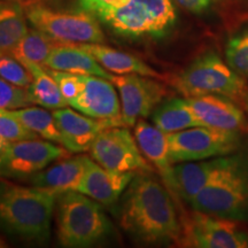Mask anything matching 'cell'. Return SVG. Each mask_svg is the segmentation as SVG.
<instances>
[{"label": "cell", "mask_w": 248, "mask_h": 248, "mask_svg": "<svg viewBox=\"0 0 248 248\" xmlns=\"http://www.w3.org/2000/svg\"><path fill=\"white\" fill-rule=\"evenodd\" d=\"M136 176L121 207L122 228L142 244H181L182 222L168 188L150 175Z\"/></svg>", "instance_id": "1"}, {"label": "cell", "mask_w": 248, "mask_h": 248, "mask_svg": "<svg viewBox=\"0 0 248 248\" xmlns=\"http://www.w3.org/2000/svg\"><path fill=\"white\" fill-rule=\"evenodd\" d=\"M57 198L55 192L0 178V232L24 243H47Z\"/></svg>", "instance_id": "2"}, {"label": "cell", "mask_w": 248, "mask_h": 248, "mask_svg": "<svg viewBox=\"0 0 248 248\" xmlns=\"http://www.w3.org/2000/svg\"><path fill=\"white\" fill-rule=\"evenodd\" d=\"M55 208L57 237L61 246L90 247L109 233L110 223L100 203L78 191L59 194Z\"/></svg>", "instance_id": "3"}, {"label": "cell", "mask_w": 248, "mask_h": 248, "mask_svg": "<svg viewBox=\"0 0 248 248\" xmlns=\"http://www.w3.org/2000/svg\"><path fill=\"white\" fill-rule=\"evenodd\" d=\"M190 204L192 209L209 215L248 222V141L237 152L230 169L201 190Z\"/></svg>", "instance_id": "4"}, {"label": "cell", "mask_w": 248, "mask_h": 248, "mask_svg": "<svg viewBox=\"0 0 248 248\" xmlns=\"http://www.w3.org/2000/svg\"><path fill=\"white\" fill-rule=\"evenodd\" d=\"M172 85L185 98L222 95L241 101L248 86L243 76L235 73L214 52H207L190 63L172 79Z\"/></svg>", "instance_id": "5"}, {"label": "cell", "mask_w": 248, "mask_h": 248, "mask_svg": "<svg viewBox=\"0 0 248 248\" xmlns=\"http://www.w3.org/2000/svg\"><path fill=\"white\" fill-rule=\"evenodd\" d=\"M27 20L61 44H102L104 31L97 16L80 11H58L39 2H30L24 8Z\"/></svg>", "instance_id": "6"}, {"label": "cell", "mask_w": 248, "mask_h": 248, "mask_svg": "<svg viewBox=\"0 0 248 248\" xmlns=\"http://www.w3.org/2000/svg\"><path fill=\"white\" fill-rule=\"evenodd\" d=\"M120 35L132 37L162 36L173 26L176 11L171 0H130L122 7L98 16Z\"/></svg>", "instance_id": "7"}, {"label": "cell", "mask_w": 248, "mask_h": 248, "mask_svg": "<svg viewBox=\"0 0 248 248\" xmlns=\"http://www.w3.org/2000/svg\"><path fill=\"white\" fill-rule=\"evenodd\" d=\"M172 163L213 159L233 154L246 141L241 131L194 126L167 135Z\"/></svg>", "instance_id": "8"}, {"label": "cell", "mask_w": 248, "mask_h": 248, "mask_svg": "<svg viewBox=\"0 0 248 248\" xmlns=\"http://www.w3.org/2000/svg\"><path fill=\"white\" fill-rule=\"evenodd\" d=\"M181 245L199 248H248L243 222L193 210L182 223Z\"/></svg>", "instance_id": "9"}, {"label": "cell", "mask_w": 248, "mask_h": 248, "mask_svg": "<svg viewBox=\"0 0 248 248\" xmlns=\"http://www.w3.org/2000/svg\"><path fill=\"white\" fill-rule=\"evenodd\" d=\"M135 138L123 125L104 129L90 148L92 159L113 171L152 172L153 167L142 155Z\"/></svg>", "instance_id": "10"}, {"label": "cell", "mask_w": 248, "mask_h": 248, "mask_svg": "<svg viewBox=\"0 0 248 248\" xmlns=\"http://www.w3.org/2000/svg\"><path fill=\"white\" fill-rule=\"evenodd\" d=\"M69 153L67 148L38 139L8 142L0 152V178L26 181Z\"/></svg>", "instance_id": "11"}, {"label": "cell", "mask_w": 248, "mask_h": 248, "mask_svg": "<svg viewBox=\"0 0 248 248\" xmlns=\"http://www.w3.org/2000/svg\"><path fill=\"white\" fill-rule=\"evenodd\" d=\"M110 80L120 92L123 125L132 126L138 120L150 116L167 93L166 88L153 77L126 74L113 75Z\"/></svg>", "instance_id": "12"}, {"label": "cell", "mask_w": 248, "mask_h": 248, "mask_svg": "<svg viewBox=\"0 0 248 248\" xmlns=\"http://www.w3.org/2000/svg\"><path fill=\"white\" fill-rule=\"evenodd\" d=\"M237 159V152L224 156L213 157L201 162H182L173 167L178 198L190 203L206 186L212 184L231 168Z\"/></svg>", "instance_id": "13"}, {"label": "cell", "mask_w": 248, "mask_h": 248, "mask_svg": "<svg viewBox=\"0 0 248 248\" xmlns=\"http://www.w3.org/2000/svg\"><path fill=\"white\" fill-rule=\"evenodd\" d=\"M82 90L69 106L92 119L121 120L120 99L111 80L94 75H82Z\"/></svg>", "instance_id": "14"}, {"label": "cell", "mask_w": 248, "mask_h": 248, "mask_svg": "<svg viewBox=\"0 0 248 248\" xmlns=\"http://www.w3.org/2000/svg\"><path fill=\"white\" fill-rule=\"evenodd\" d=\"M53 116L60 131L62 146L70 153L89 151L99 132L110 126L123 125L121 120L92 119L66 107L54 109Z\"/></svg>", "instance_id": "15"}, {"label": "cell", "mask_w": 248, "mask_h": 248, "mask_svg": "<svg viewBox=\"0 0 248 248\" xmlns=\"http://www.w3.org/2000/svg\"><path fill=\"white\" fill-rule=\"evenodd\" d=\"M185 99L202 126L246 131L248 123L245 113L232 99L212 94Z\"/></svg>", "instance_id": "16"}, {"label": "cell", "mask_w": 248, "mask_h": 248, "mask_svg": "<svg viewBox=\"0 0 248 248\" xmlns=\"http://www.w3.org/2000/svg\"><path fill=\"white\" fill-rule=\"evenodd\" d=\"M133 177V172L108 170L86 156L85 172L78 192L88 195L104 206H113L128 188Z\"/></svg>", "instance_id": "17"}, {"label": "cell", "mask_w": 248, "mask_h": 248, "mask_svg": "<svg viewBox=\"0 0 248 248\" xmlns=\"http://www.w3.org/2000/svg\"><path fill=\"white\" fill-rule=\"evenodd\" d=\"M135 137L141 153L159 171L164 186L168 188L173 199H179L173 177V163L170 159L167 133L140 119L136 123Z\"/></svg>", "instance_id": "18"}, {"label": "cell", "mask_w": 248, "mask_h": 248, "mask_svg": "<svg viewBox=\"0 0 248 248\" xmlns=\"http://www.w3.org/2000/svg\"><path fill=\"white\" fill-rule=\"evenodd\" d=\"M86 155L64 157L51 167L26 179L31 186L55 192L58 195L68 191H78L85 172Z\"/></svg>", "instance_id": "19"}, {"label": "cell", "mask_w": 248, "mask_h": 248, "mask_svg": "<svg viewBox=\"0 0 248 248\" xmlns=\"http://www.w3.org/2000/svg\"><path fill=\"white\" fill-rule=\"evenodd\" d=\"M44 67L77 75L100 76L107 79H110L113 76L105 70V68L89 52L80 48L77 44L59 43L46 59Z\"/></svg>", "instance_id": "20"}, {"label": "cell", "mask_w": 248, "mask_h": 248, "mask_svg": "<svg viewBox=\"0 0 248 248\" xmlns=\"http://www.w3.org/2000/svg\"><path fill=\"white\" fill-rule=\"evenodd\" d=\"M80 48L89 52L93 58L101 64L105 69L116 75L137 74V75L153 77L156 79H163L160 73L155 71L151 66L145 63L135 55L108 47L102 44H77Z\"/></svg>", "instance_id": "21"}, {"label": "cell", "mask_w": 248, "mask_h": 248, "mask_svg": "<svg viewBox=\"0 0 248 248\" xmlns=\"http://www.w3.org/2000/svg\"><path fill=\"white\" fill-rule=\"evenodd\" d=\"M154 125L164 133H173L202 124L188 106L186 99L172 98L161 102L152 113Z\"/></svg>", "instance_id": "22"}, {"label": "cell", "mask_w": 248, "mask_h": 248, "mask_svg": "<svg viewBox=\"0 0 248 248\" xmlns=\"http://www.w3.org/2000/svg\"><path fill=\"white\" fill-rule=\"evenodd\" d=\"M24 7L18 2L0 1V57L9 55L29 31Z\"/></svg>", "instance_id": "23"}, {"label": "cell", "mask_w": 248, "mask_h": 248, "mask_svg": "<svg viewBox=\"0 0 248 248\" xmlns=\"http://www.w3.org/2000/svg\"><path fill=\"white\" fill-rule=\"evenodd\" d=\"M32 76V82L28 91L33 104L39 105L47 109H60L68 106V102L63 98L55 79L44 69V66L38 63L23 64Z\"/></svg>", "instance_id": "24"}, {"label": "cell", "mask_w": 248, "mask_h": 248, "mask_svg": "<svg viewBox=\"0 0 248 248\" xmlns=\"http://www.w3.org/2000/svg\"><path fill=\"white\" fill-rule=\"evenodd\" d=\"M59 44L51 37L37 29H29L26 36L11 52L12 57L22 64L38 63L44 66L46 59Z\"/></svg>", "instance_id": "25"}, {"label": "cell", "mask_w": 248, "mask_h": 248, "mask_svg": "<svg viewBox=\"0 0 248 248\" xmlns=\"http://www.w3.org/2000/svg\"><path fill=\"white\" fill-rule=\"evenodd\" d=\"M8 111L27 129L37 133L39 137L62 145L61 135L55 123L53 114L45 110L44 107L38 108L29 106Z\"/></svg>", "instance_id": "26"}, {"label": "cell", "mask_w": 248, "mask_h": 248, "mask_svg": "<svg viewBox=\"0 0 248 248\" xmlns=\"http://www.w3.org/2000/svg\"><path fill=\"white\" fill-rule=\"evenodd\" d=\"M225 59L235 73L244 78L248 77V30L229 40L225 48Z\"/></svg>", "instance_id": "27"}, {"label": "cell", "mask_w": 248, "mask_h": 248, "mask_svg": "<svg viewBox=\"0 0 248 248\" xmlns=\"http://www.w3.org/2000/svg\"><path fill=\"white\" fill-rule=\"evenodd\" d=\"M33 105L28 89L11 84L0 77V109H18Z\"/></svg>", "instance_id": "28"}, {"label": "cell", "mask_w": 248, "mask_h": 248, "mask_svg": "<svg viewBox=\"0 0 248 248\" xmlns=\"http://www.w3.org/2000/svg\"><path fill=\"white\" fill-rule=\"evenodd\" d=\"M0 77L11 84L28 89L32 82V76L26 67L12 55L0 57Z\"/></svg>", "instance_id": "29"}, {"label": "cell", "mask_w": 248, "mask_h": 248, "mask_svg": "<svg viewBox=\"0 0 248 248\" xmlns=\"http://www.w3.org/2000/svg\"><path fill=\"white\" fill-rule=\"evenodd\" d=\"M0 137L8 142L38 139L37 133L30 131L7 109H0Z\"/></svg>", "instance_id": "30"}, {"label": "cell", "mask_w": 248, "mask_h": 248, "mask_svg": "<svg viewBox=\"0 0 248 248\" xmlns=\"http://www.w3.org/2000/svg\"><path fill=\"white\" fill-rule=\"evenodd\" d=\"M48 73L51 74L52 77L55 79L57 84L60 89V91L66 99V101L69 105L71 100H74L78 93L80 92L83 86V79L82 75H77V74L67 73V71H60V70H53L47 69Z\"/></svg>", "instance_id": "31"}, {"label": "cell", "mask_w": 248, "mask_h": 248, "mask_svg": "<svg viewBox=\"0 0 248 248\" xmlns=\"http://www.w3.org/2000/svg\"><path fill=\"white\" fill-rule=\"evenodd\" d=\"M129 1L130 0H78V4L80 8L98 17L104 12L122 7Z\"/></svg>", "instance_id": "32"}, {"label": "cell", "mask_w": 248, "mask_h": 248, "mask_svg": "<svg viewBox=\"0 0 248 248\" xmlns=\"http://www.w3.org/2000/svg\"><path fill=\"white\" fill-rule=\"evenodd\" d=\"M225 9L226 13L248 16V0H215Z\"/></svg>", "instance_id": "33"}, {"label": "cell", "mask_w": 248, "mask_h": 248, "mask_svg": "<svg viewBox=\"0 0 248 248\" xmlns=\"http://www.w3.org/2000/svg\"><path fill=\"white\" fill-rule=\"evenodd\" d=\"M179 6L194 14H200L208 9L213 0H175Z\"/></svg>", "instance_id": "34"}, {"label": "cell", "mask_w": 248, "mask_h": 248, "mask_svg": "<svg viewBox=\"0 0 248 248\" xmlns=\"http://www.w3.org/2000/svg\"><path fill=\"white\" fill-rule=\"evenodd\" d=\"M240 104H241V106L245 108V110H246L247 114H248V90H247V92L245 93V95L243 97V99H241Z\"/></svg>", "instance_id": "35"}, {"label": "cell", "mask_w": 248, "mask_h": 248, "mask_svg": "<svg viewBox=\"0 0 248 248\" xmlns=\"http://www.w3.org/2000/svg\"><path fill=\"white\" fill-rule=\"evenodd\" d=\"M4 1L18 2V4H21V2H28V4H30V2H38V1H40V0H4Z\"/></svg>", "instance_id": "36"}, {"label": "cell", "mask_w": 248, "mask_h": 248, "mask_svg": "<svg viewBox=\"0 0 248 248\" xmlns=\"http://www.w3.org/2000/svg\"><path fill=\"white\" fill-rule=\"evenodd\" d=\"M7 144H8V141H6L5 139H2L1 137H0V152L2 151V148H4Z\"/></svg>", "instance_id": "37"}, {"label": "cell", "mask_w": 248, "mask_h": 248, "mask_svg": "<svg viewBox=\"0 0 248 248\" xmlns=\"http://www.w3.org/2000/svg\"><path fill=\"white\" fill-rule=\"evenodd\" d=\"M2 247H6V243H5V240L0 237V248H2Z\"/></svg>", "instance_id": "38"}, {"label": "cell", "mask_w": 248, "mask_h": 248, "mask_svg": "<svg viewBox=\"0 0 248 248\" xmlns=\"http://www.w3.org/2000/svg\"><path fill=\"white\" fill-rule=\"evenodd\" d=\"M246 131H248V125H247V128H246Z\"/></svg>", "instance_id": "39"}, {"label": "cell", "mask_w": 248, "mask_h": 248, "mask_svg": "<svg viewBox=\"0 0 248 248\" xmlns=\"http://www.w3.org/2000/svg\"><path fill=\"white\" fill-rule=\"evenodd\" d=\"M0 1H1V0H0Z\"/></svg>", "instance_id": "40"}]
</instances>
